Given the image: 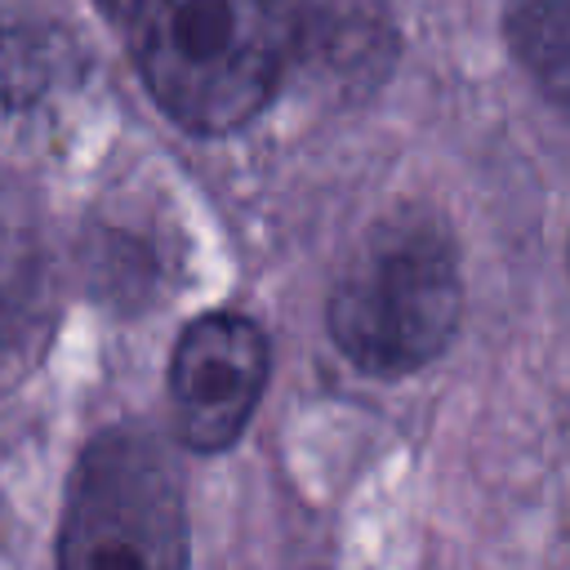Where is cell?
Masks as SVG:
<instances>
[{"label": "cell", "mask_w": 570, "mask_h": 570, "mask_svg": "<svg viewBox=\"0 0 570 570\" xmlns=\"http://www.w3.org/2000/svg\"><path fill=\"white\" fill-rule=\"evenodd\" d=\"M151 98L191 134L254 120L298 58V0H98Z\"/></svg>", "instance_id": "6da1fadb"}, {"label": "cell", "mask_w": 570, "mask_h": 570, "mask_svg": "<svg viewBox=\"0 0 570 570\" xmlns=\"http://www.w3.org/2000/svg\"><path fill=\"white\" fill-rule=\"evenodd\" d=\"M463 281L450 227L432 209H392L356 245L330 289L334 347L374 379H401L445 352Z\"/></svg>", "instance_id": "7a4b0ae2"}, {"label": "cell", "mask_w": 570, "mask_h": 570, "mask_svg": "<svg viewBox=\"0 0 570 570\" xmlns=\"http://www.w3.org/2000/svg\"><path fill=\"white\" fill-rule=\"evenodd\" d=\"M53 570H187V503L142 428L98 432L67 485Z\"/></svg>", "instance_id": "3957f363"}, {"label": "cell", "mask_w": 570, "mask_h": 570, "mask_svg": "<svg viewBox=\"0 0 570 570\" xmlns=\"http://www.w3.org/2000/svg\"><path fill=\"white\" fill-rule=\"evenodd\" d=\"M263 387L267 338L258 321L240 312H205L178 334L169 361V405L187 450H227L254 419Z\"/></svg>", "instance_id": "277c9868"}, {"label": "cell", "mask_w": 570, "mask_h": 570, "mask_svg": "<svg viewBox=\"0 0 570 570\" xmlns=\"http://www.w3.org/2000/svg\"><path fill=\"white\" fill-rule=\"evenodd\" d=\"M45 294V258L36 240V223L18 191L0 187V347L18 343V334L36 321Z\"/></svg>", "instance_id": "5b68a950"}, {"label": "cell", "mask_w": 570, "mask_h": 570, "mask_svg": "<svg viewBox=\"0 0 570 570\" xmlns=\"http://www.w3.org/2000/svg\"><path fill=\"white\" fill-rule=\"evenodd\" d=\"M503 31L530 80L570 111V0H508Z\"/></svg>", "instance_id": "8992f818"}, {"label": "cell", "mask_w": 570, "mask_h": 570, "mask_svg": "<svg viewBox=\"0 0 570 570\" xmlns=\"http://www.w3.org/2000/svg\"><path fill=\"white\" fill-rule=\"evenodd\" d=\"M45 76H49V49L22 27H0V89L27 94L45 85Z\"/></svg>", "instance_id": "52a82bcc"}]
</instances>
